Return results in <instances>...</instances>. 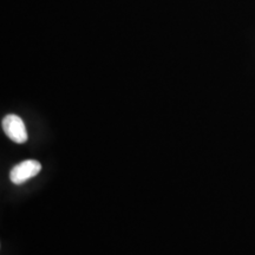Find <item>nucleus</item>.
<instances>
[{
	"label": "nucleus",
	"mask_w": 255,
	"mask_h": 255,
	"mask_svg": "<svg viewBox=\"0 0 255 255\" xmlns=\"http://www.w3.org/2000/svg\"><path fill=\"white\" fill-rule=\"evenodd\" d=\"M1 127L4 132L9 139L18 144H24L27 141L26 127L23 120L17 115H7L1 121Z\"/></svg>",
	"instance_id": "1"
},
{
	"label": "nucleus",
	"mask_w": 255,
	"mask_h": 255,
	"mask_svg": "<svg viewBox=\"0 0 255 255\" xmlns=\"http://www.w3.org/2000/svg\"><path fill=\"white\" fill-rule=\"evenodd\" d=\"M41 170V164L36 159H26L12 168L9 173V178L12 183L23 184L30 178L37 176Z\"/></svg>",
	"instance_id": "2"
}]
</instances>
